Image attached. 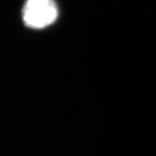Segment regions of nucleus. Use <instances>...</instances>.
Returning <instances> with one entry per match:
<instances>
[{
	"label": "nucleus",
	"mask_w": 156,
	"mask_h": 156,
	"mask_svg": "<svg viewBox=\"0 0 156 156\" xmlns=\"http://www.w3.org/2000/svg\"><path fill=\"white\" fill-rule=\"evenodd\" d=\"M58 15L54 0H26L23 8V20L31 29H44L56 21Z\"/></svg>",
	"instance_id": "obj_1"
}]
</instances>
